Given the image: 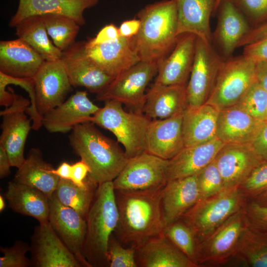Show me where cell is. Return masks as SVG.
Segmentation results:
<instances>
[{
    "label": "cell",
    "mask_w": 267,
    "mask_h": 267,
    "mask_svg": "<svg viewBox=\"0 0 267 267\" xmlns=\"http://www.w3.org/2000/svg\"><path fill=\"white\" fill-rule=\"evenodd\" d=\"M165 186L144 190H115L119 220L113 234L123 246L136 250L162 232L165 224L162 198Z\"/></svg>",
    "instance_id": "1"
},
{
    "label": "cell",
    "mask_w": 267,
    "mask_h": 267,
    "mask_svg": "<svg viewBox=\"0 0 267 267\" xmlns=\"http://www.w3.org/2000/svg\"><path fill=\"white\" fill-rule=\"evenodd\" d=\"M137 33L133 37L140 61L158 64L172 51L177 35V9L175 0H162L139 11Z\"/></svg>",
    "instance_id": "2"
},
{
    "label": "cell",
    "mask_w": 267,
    "mask_h": 267,
    "mask_svg": "<svg viewBox=\"0 0 267 267\" xmlns=\"http://www.w3.org/2000/svg\"><path fill=\"white\" fill-rule=\"evenodd\" d=\"M69 139L73 151L89 168L87 178L97 184L113 181L129 160L118 142L104 135L90 121L75 126Z\"/></svg>",
    "instance_id": "3"
},
{
    "label": "cell",
    "mask_w": 267,
    "mask_h": 267,
    "mask_svg": "<svg viewBox=\"0 0 267 267\" xmlns=\"http://www.w3.org/2000/svg\"><path fill=\"white\" fill-rule=\"evenodd\" d=\"M118 220L112 181L98 184L86 217L87 232L83 250L91 267H109L108 245Z\"/></svg>",
    "instance_id": "4"
},
{
    "label": "cell",
    "mask_w": 267,
    "mask_h": 267,
    "mask_svg": "<svg viewBox=\"0 0 267 267\" xmlns=\"http://www.w3.org/2000/svg\"><path fill=\"white\" fill-rule=\"evenodd\" d=\"M90 121L111 132L124 147L128 159L146 152V134L151 120L143 113L127 112L119 101L106 100Z\"/></svg>",
    "instance_id": "5"
},
{
    "label": "cell",
    "mask_w": 267,
    "mask_h": 267,
    "mask_svg": "<svg viewBox=\"0 0 267 267\" xmlns=\"http://www.w3.org/2000/svg\"><path fill=\"white\" fill-rule=\"evenodd\" d=\"M248 200L238 188L225 190L198 201L180 219L191 229L198 244L242 209Z\"/></svg>",
    "instance_id": "6"
},
{
    "label": "cell",
    "mask_w": 267,
    "mask_h": 267,
    "mask_svg": "<svg viewBox=\"0 0 267 267\" xmlns=\"http://www.w3.org/2000/svg\"><path fill=\"white\" fill-rule=\"evenodd\" d=\"M256 80L253 61L243 54L224 59L205 103L219 110L235 105Z\"/></svg>",
    "instance_id": "7"
},
{
    "label": "cell",
    "mask_w": 267,
    "mask_h": 267,
    "mask_svg": "<svg viewBox=\"0 0 267 267\" xmlns=\"http://www.w3.org/2000/svg\"><path fill=\"white\" fill-rule=\"evenodd\" d=\"M247 225L243 208L199 242L197 253L198 267H220L232 261Z\"/></svg>",
    "instance_id": "8"
},
{
    "label": "cell",
    "mask_w": 267,
    "mask_h": 267,
    "mask_svg": "<svg viewBox=\"0 0 267 267\" xmlns=\"http://www.w3.org/2000/svg\"><path fill=\"white\" fill-rule=\"evenodd\" d=\"M158 64L140 61L115 77L101 91L98 100H115L133 110L142 113L145 89L158 72Z\"/></svg>",
    "instance_id": "9"
},
{
    "label": "cell",
    "mask_w": 267,
    "mask_h": 267,
    "mask_svg": "<svg viewBox=\"0 0 267 267\" xmlns=\"http://www.w3.org/2000/svg\"><path fill=\"white\" fill-rule=\"evenodd\" d=\"M168 160L147 152L129 159L112 181L116 190L138 191L164 186L168 180Z\"/></svg>",
    "instance_id": "10"
},
{
    "label": "cell",
    "mask_w": 267,
    "mask_h": 267,
    "mask_svg": "<svg viewBox=\"0 0 267 267\" xmlns=\"http://www.w3.org/2000/svg\"><path fill=\"white\" fill-rule=\"evenodd\" d=\"M11 90L14 97L13 102L0 112L2 117L0 145L5 149L11 167L18 169L25 160V144L32 129L31 119L28 118L26 112L30 101Z\"/></svg>",
    "instance_id": "11"
},
{
    "label": "cell",
    "mask_w": 267,
    "mask_h": 267,
    "mask_svg": "<svg viewBox=\"0 0 267 267\" xmlns=\"http://www.w3.org/2000/svg\"><path fill=\"white\" fill-rule=\"evenodd\" d=\"M224 59L212 44L197 37L194 59L186 86L188 106L205 103Z\"/></svg>",
    "instance_id": "12"
},
{
    "label": "cell",
    "mask_w": 267,
    "mask_h": 267,
    "mask_svg": "<svg viewBox=\"0 0 267 267\" xmlns=\"http://www.w3.org/2000/svg\"><path fill=\"white\" fill-rule=\"evenodd\" d=\"M31 239V267H83L59 237L48 221L40 223L35 227Z\"/></svg>",
    "instance_id": "13"
},
{
    "label": "cell",
    "mask_w": 267,
    "mask_h": 267,
    "mask_svg": "<svg viewBox=\"0 0 267 267\" xmlns=\"http://www.w3.org/2000/svg\"><path fill=\"white\" fill-rule=\"evenodd\" d=\"M49 201L48 222L51 227L83 267H91L83 253L87 232L86 219L61 204L54 194Z\"/></svg>",
    "instance_id": "14"
},
{
    "label": "cell",
    "mask_w": 267,
    "mask_h": 267,
    "mask_svg": "<svg viewBox=\"0 0 267 267\" xmlns=\"http://www.w3.org/2000/svg\"><path fill=\"white\" fill-rule=\"evenodd\" d=\"M33 79L36 107L43 117L63 103L72 89L61 59L45 61Z\"/></svg>",
    "instance_id": "15"
},
{
    "label": "cell",
    "mask_w": 267,
    "mask_h": 267,
    "mask_svg": "<svg viewBox=\"0 0 267 267\" xmlns=\"http://www.w3.org/2000/svg\"><path fill=\"white\" fill-rule=\"evenodd\" d=\"M215 161L224 190L237 188L264 162L248 144H224Z\"/></svg>",
    "instance_id": "16"
},
{
    "label": "cell",
    "mask_w": 267,
    "mask_h": 267,
    "mask_svg": "<svg viewBox=\"0 0 267 267\" xmlns=\"http://www.w3.org/2000/svg\"><path fill=\"white\" fill-rule=\"evenodd\" d=\"M87 56L110 76L115 78L140 61L133 37H120L97 44L83 42Z\"/></svg>",
    "instance_id": "17"
},
{
    "label": "cell",
    "mask_w": 267,
    "mask_h": 267,
    "mask_svg": "<svg viewBox=\"0 0 267 267\" xmlns=\"http://www.w3.org/2000/svg\"><path fill=\"white\" fill-rule=\"evenodd\" d=\"M61 59L72 87H84L97 94L114 78L87 56L84 50L83 42H75L63 52Z\"/></svg>",
    "instance_id": "18"
},
{
    "label": "cell",
    "mask_w": 267,
    "mask_h": 267,
    "mask_svg": "<svg viewBox=\"0 0 267 267\" xmlns=\"http://www.w3.org/2000/svg\"><path fill=\"white\" fill-rule=\"evenodd\" d=\"M218 21L212 33V44L225 59L232 56L235 49L252 27L231 0H222L217 9Z\"/></svg>",
    "instance_id": "19"
},
{
    "label": "cell",
    "mask_w": 267,
    "mask_h": 267,
    "mask_svg": "<svg viewBox=\"0 0 267 267\" xmlns=\"http://www.w3.org/2000/svg\"><path fill=\"white\" fill-rule=\"evenodd\" d=\"M100 109L88 97L86 91H77L43 118V126L50 133H67L76 125L90 121Z\"/></svg>",
    "instance_id": "20"
},
{
    "label": "cell",
    "mask_w": 267,
    "mask_h": 267,
    "mask_svg": "<svg viewBox=\"0 0 267 267\" xmlns=\"http://www.w3.org/2000/svg\"><path fill=\"white\" fill-rule=\"evenodd\" d=\"M197 37L192 34L178 36L170 53L158 64L156 86L186 84L193 66Z\"/></svg>",
    "instance_id": "21"
},
{
    "label": "cell",
    "mask_w": 267,
    "mask_h": 267,
    "mask_svg": "<svg viewBox=\"0 0 267 267\" xmlns=\"http://www.w3.org/2000/svg\"><path fill=\"white\" fill-rule=\"evenodd\" d=\"M183 114L167 119L151 120L146 134V152L169 160L185 147Z\"/></svg>",
    "instance_id": "22"
},
{
    "label": "cell",
    "mask_w": 267,
    "mask_h": 267,
    "mask_svg": "<svg viewBox=\"0 0 267 267\" xmlns=\"http://www.w3.org/2000/svg\"><path fill=\"white\" fill-rule=\"evenodd\" d=\"M99 0H19L17 9L9 21L10 27L33 15L59 14L75 20L80 26L85 24V10L97 4Z\"/></svg>",
    "instance_id": "23"
},
{
    "label": "cell",
    "mask_w": 267,
    "mask_h": 267,
    "mask_svg": "<svg viewBox=\"0 0 267 267\" xmlns=\"http://www.w3.org/2000/svg\"><path fill=\"white\" fill-rule=\"evenodd\" d=\"M45 60L26 42L18 38L0 42V72L17 78H34Z\"/></svg>",
    "instance_id": "24"
},
{
    "label": "cell",
    "mask_w": 267,
    "mask_h": 267,
    "mask_svg": "<svg viewBox=\"0 0 267 267\" xmlns=\"http://www.w3.org/2000/svg\"><path fill=\"white\" fill-rule=\"evenodd\" d=\"M223 144L216 137L204 143L184 147L168 160L167 180L197 174L214 161Z\"/></svg>",
    "instance_id": "25"
},
{
    "label": "cell",
    "mask_w": 267,
    "mask_h": 267,
    "mask_svg": "<svg viewBox=\"0 0 267 267\" xmlns=\"http://www.w3.org/2000/svg\"><path fill=\"white\" fill-rule=\"evenodd\" d=\"M137 267H198L163 232L135 250Z\"/></svg>",
    "instance_id": "26"
},
{
    "label": "cell",
    "mask_w": 267,
    "mask_h": 267,
    "mask_svg": "<svg viewBox=\"0 0 267 267\" xmlns=\"http://www.w3.org/2000/svg\"><path fill=\"white\" fill-rule=\"evenodd\" d=\"M199 199L197 174L168 181L162 198L165 226L179 219Z\"/></svg>",
    "instance_id": "27"
},
{
    "label": "cell",
    "mask_w": 267,
    "mask_h": 267,
    "mask_svg": "<svg viewBox=\"0 0 267 267\" xmlns=\"http://www.w3.org/2000/svg\"><path fill=\"white\" fill-rule=\"evenodd\" d=\"M186 84L152 85L146 93L142 113L150 119H164L183 114L188 103Z\"/></svg>",
    "instance_id": "28"
},
{
    "label": "cell",
    "mask_w": 267,
    "mask_h": 267,
    "mask_svg": "<svg viewBox=\"0 0 267 267\" xmlns=\"http://www.w3.org/2000/svg\"><path fill=\"white\" fill-rule=\"evenodd\" d=\"M263 122L237 105L228 107L219 110L216 136L223 144H248Z\"/></svg>",
    "instance_id": "29"
},
{
    "label": "cell",
    "mask_w": 267,
    "mask_h": 267,
    "mask_svg": "<svg viewBox=\"0 0 267 267\" xmlns=\"http://www.w3.org/2000/svg\"><path fill=\"white\" fill-rule=\"evenodd\" d=\"M177 9V35L192 34L211 43L210 18L215 0H175Z\"/></svg>",
    "instance_id": "30"
},
{
    "label": "cell",
    "mask_w": 267,
    "mask_h": 267,
    "mask_svg": "<svg viewBox=\"0 0 267 267\" xmlns=\"http://www.w3.org/2000/svg\"><path fill=\"white\" fill-rule=\"evenodd\" d=\"M219 112V109L207 103L187 106L182 120L185 147L204 143L217 137Z\"/></svg>",
    "instance_id": "31"
},
{
    "label": "cell",
    "mask_w": 267,
    "mask_h": 267,
    "mask_svg": "<svg viewBox=\"0 0 267 267\" xmlns=\"http://www.w3.org/2000/svg\"><path fill=\"white\" fill-rule=\"evenodd\" d=\"M4 197L9 207L14 212L32 217L39 223L48 221L49 198L38 189L10 181Z\"/></svg>",
    "instance_id": "32"
},
{
    "label": "cell",
    "mask_w": 267,
    "mask_h": 267,
    "mask_svg": "<svg viewBox=\"0 0 267 267\" xmlns=\"http://www.w3.org/2000/svg\"><path fill=\"white\" fill-rule=\"evenodd\" d=\"M52 169L51 165L44 160L41 151L32 148L24 163L18 168L13 180L36 188L49 198L60 179L51 172Z\"/></svg>",
    "instance_id": "33"
},
{
    "label": "cell",
    "mask_w": 267,
    "mask_h": 267,
    "mask_svg": "<svg viewBox=\"0 0 267 267\" xmlns=\"http://www.w3.org/2000/svg\"><path fill=\"white\" fill-rule=\"evenodd\" d=\"M15 34L37 51L45 61L60 59L63 52L49 40L41 15L28 17L15 26Z\"/></svg>",
    "instance_id": "34"
},
{
    "label": "cell",
    "mask_w": 267,
    "mask_h": 267,
    "mask_svg": "<svg viewBox=\"0 0 267 267\" xmlns=\"http://www.w3.org/2000/svg\"><path fill=\"white\" fill-rule=\"evenodd\" d=\"M234 260L244 266L267 267V232L247 225L239 240Z\"/></svg>",
    "instance_id": "35"
},
{
    "label": "cell",
    "mask_w": 267,
    "mask_h": 267,
    "mask_svg": "<svg viewBox=\"0 0 267 267\" xmlns=\"http://www.w3.org/2000/svg\"><path fill=\"white\" fill-rule=\"evenodd\" d=\"M98 185L87 177L85 185L82 187L70 180L60 178L53 194L61 204L72 208L86 219Z\"/></svg>",
    "instance_id": "36"
},
{
    "label": "cell",
    "mask_w": 267,
    "mask_h": 267,
    "mask_svg": "<svg viewBox=\"0 0 267 267\" xmlns=\"http://www.w3.org/2000/svg\"><path fill=\"white\" fill-rule=\"evenodd\" d=\"M41 16L52 43L61 51H65L75 43L81 26L75 20L59 14Z\"/></svg>",
    "instance_id": "37"
},
{
    "label": "cell",
    "mask_w": 267,
    "mask_h": 267,
    "mask_svg": "<svg viewBox=\"0 0 267 267\" xmlns=\"http://www.w3.org/2000/svg\"><path fill=\"white\" fill-rule=\"evenodd\" d=\"M10 84L19 86L24 89L29 94L30 105L26 110L32 121V129L39 130L43 126V117L39 113L36 107L35 84L33 78H21L12 77L0 72V102L5 103L11 98L12 94L7 91L6 87Z\"/></svg>",
    "instance_id": "38"
},
{
    "label": "cell",
    "mask_w": 267,
    "mask_h": 267,
    "mask_svg": "<svg viewBox=\"0 0 267 267\" xmlns=\"http://www.w3.org/2000/svg\"><path fill=\"white\" fill-rule=\"evenodd\" d=\"M162 232L198 267L197 242L191 229L185 222L179 219L165 226Z\"/></svg>",
    "instance_id": "39"
},
{
    "label": "cell",
    "mask_w": 267,
    "mask_h": 267,
    "mask_svg": "<svg viewBox=\"0 0 267 267\" xmlns=\"http://www.w3.org/2000/svg\"><path fill=\"white\" fill-rule=\"evenodd\" d=\"M267 104V91L254 82L236 104L254 118L264 122Z\"/></svg>",
    "instance_id": "40"
},
{
    "label": "cell",
    "mask_w": 267,
    "mask_h": 267,
    "mask_svg": "<svg viewBox=\"0 0 267 267\" xmlns=\"http://www.w3.org/2000/svg\"><path fill=\"white\" fill-rule=\"evenodd\" d=\"M197 176L199 191V201L218 194L224 190L223 180L215 159Z\"/></svg>",
    "instance_id": "41"
},
{
    "label": "cell",
    "mask_w": 267,
    "mask_h": 267,
    "mask_svg": "<svg viewBox=\"0 0 267 267\" xmlns=\"http://www.w3.org/2000/svg\"><path fill=\"white\" fill-rule=\"evenodd\" d=\"M109 267H137L135 249L123 246L113 233L108 245Z\"/></svg>",
    "instance_id": "42"
},
{
    "label": "cell",
    "mask_w": 267,
    "mask_h": 267,
    "mask_svg": "<svg viewBox=\"0 0 267 267\" xmlns=\"http://www.w3.org/2000/svg\"><path fill=\"white\" fill-rule=\"evenodd\" d=\"M238 188L248 199L252 200L267 190V162L258 166Z\"/></svg>",
    "instance_id": "43"
},
{
    "label": "cell",
    "mask_w": 267,
    "mask_h": 267,
    "mask_svg": "<svg viewBox=\"0 0 267 267\" xmlns=\"http://www.w3.org/2000/svg\"><path fill=\"white\" fill-rule=\"evenodd\" d=\"M3 256L0 258V267H27L30 260L26 256L30 246L22 241H16L10 247H0Z\"/></svg>",
    "instance_id": "44"
},
{
    "label": "cell",
    "mask_w": 267,
    "mask_h": 267,
    "mask_svg": "<svg viewBox=\"0 0 267 267\" xmlns=\"http://www.w3.org/2000/svg\"><path fill=\"white\" fill-rule=\"evenodd\" d=\"M248 226L267 232V206L248 200L243 207Z\"/></svg>",
    "instance_id": "45"
},
{
    "label": "cell",
    "mask_w": 267,
    "mask_h": 267,
    "mask_svg": "<svg viewBox=\"0 0 267 267\" xmlns=\"http://www.w3.org/2000/svg\"><path fill=\"white\" fill-rule=\"evenodd\" d=\"M231 0L249 22H257L267 17V0Z\"/></svg>",
    "instance_id": "46"
},
{
    "label": "cell",
    "mask_w": 267,
    "mask_h": 267,
    "mask_svg": "<svg viewBox=\"0 0 267 267\" xmlns=\"http://www.w3.org/2000/svg\"><path fill=\"white\" fill-rule=\"evenodd\" d=\"M243 55L255 63L267 61V36L244 46Z\"/></svg>",
    "instance_id": "47"
},
{
    "label": "cell",
    "mask_w": 267,
    "mask_h": 267,
    "mask_svg": "<svg viewBox=\"0 0 267 267\" xmlns=\"http://www.w3.org/2000/svg\"><path fill=\"white\" fill-rule=\"evenodd\" d=\"M248 144L264 162H267V122L263 123Z\"/></svg>",
    "instance_id": "48"
},
{
    "label": "cell",
    "mask_w": 267,
    "mask_h": 267,
    "mask_svg": "<svg viewBox=\"0 0 267 267\" xmlns=\"http://www.w3.org/2000/svg\"><path fill=\"white\" fill-rule=\"evenodd\" d=\"M120 37L118 28L113 24L102 28L96 36L86 41L90 44H97L115 41Z\"/></svg>",
    "instance_id": "49"
},
{
    "label": "cell",
    "mask_w": 267,
    "mask_h": 267,
    "mask_svg": "<svg viewBox=\"0 0 267 267\" xmlns=\"http://www.w3.org/2000/svg\"><path fill=\"white\" fill-rule=\"evenodd\" d=\"M89 171V166L81 160L72 165L70 180L79 186H84Z\"/></svg>",
    "instance_id": "50"
},
{
    "label": "cell",
    "mask_w": 267,
    "mask_h": 267,
    "mask_svg": "<svg viewBox=\"0 0 267 267\" xmlns=\"http://www.w3.org/2000/svg\"><path fill=\"white\" fill-rule=\"evenodd\" d=\"M267 36V21L252 28L240 42L238 47L244 46Z\"/></svg>",
    "instance_id": "51"
},
{
    "label": "cell",
    "mask_w": 267,
    "mask_h": 267,
    "mask_svg": "<svg viewBox=\"0 0 267 267\" xmlns=\"http://www.w3.org/2000/svg\"><path fill=\"white\" fill-rule=\"evenodd\" d=\"M140 25V21L137 19H134L124 21L118 28L120 36L131 38L137 33Z\"/></svg>",
    "instance_id": "52"
},
{
    "label": "cell",
    "mask_w": 267,
    "mask_h": 267,
    "mask_svg": "<svg viewBox=\"0 0 267 267\" xmlns=\"http://www.w3.org/2000/svg\"><path fill=\"white\" fill-rule=\"evenodd\" d=\"M257 81L267 91V61L256 63Z\"/></svg>",
    "instance_id": "53"
},
{
    "label": "cell",
    "mask_w": 267,
    "mask_h": 267,
    "mask_svg": "<svg viewBox=\"0 0 267 267\" xmlns=\"http://www.w3.org/2000/svg\"><path fill=\"white\" fill-rule=\"evenodd\" d=\"M11 167L8 155L3 146L0 145V178H3L10 174Z\"/></svg>",
    "instance_id": "54"
},
{
    "label": "cell",
    "mask_w": 267,
    "mask_h": 267,
    "mask_svg": "<svg viewBox=\"0 0 267 267\" xmlns=\"http://www.w3.org/2000/svg\"><path fill=\"white\" fill-rule=\"evenodd\" d=\"M72 165L64 162L56 169L53 168L51 172L60 178L70 180L71 177Z\"/></svg>",
    "instance_id": "55"
},
{
    "label": "cell",
    "mask_w": 267,
    "mask_h": 267,
    "mask_svg": "<svg viewBox=\"0 0 267 267\" xmlns=\"http://www.w3.org/2000/svg\"><path fill=\"white\" fill-rule=\"evenodd\" d=\"M250 200L261 205L267 206V190Z\"/></svg>",
    "instance_id": "56"
},
{
    "label": "cell",
    "mask_w": 267,
    "mask_h": 267,
    "mask_svg": "<svg viewBox=\"0 0 267 267\" xmlns=\"http://www.w3.org/2000/svg\"><path fill=\"white\" fill-rule=\"evenodd\" d=\"M5 207V203L4 199V197L1 195H0V212L1 213L4 210Z\"/></svg>",
    "instance_id": "57"
},
{
    "label": "cell",
    "mask_w": 267,
    "mask_h": 267,
    "mask_svg": "<svg viewBox=\"0 0 267 267\" xmlns=\"http://www.w3.org/2000/svg\"><path fill=\"white\" fill-rule=\"evenodd\" d=\"M222 0H215V7H214L213 15H215L216 14L219 6Z\"/></svg>",
    "instance_id": "58"
},
{
    "label": "cell",
    "mask_w": 267,
    "mask_h": 267,
    "mask_svg": "<svg viewBox=\"0 0 267 267\" xmlns=\"http://www.w3.org/2000/svg\"><path fill=\"white\" fill-rule=\"evenodd\" d=\"M264 122H267V107H266V109Z\"/></svg>",
    "instance_id": "59"
}]
</instances>
